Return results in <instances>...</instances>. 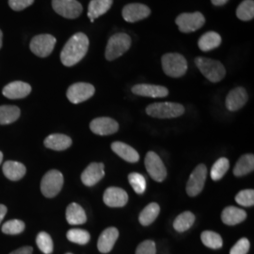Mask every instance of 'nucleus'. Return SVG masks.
<instances>
[{"mask_svg":"<svg viewBox=\"0 0 254 254\" xmlns=\"http://www.w3.org/2000/svg\"><path fill=\"white\" fill-rule=\"evenodd\" d=\"M90 46L89 38L78 32L69 39L61 53V61L65 66L72 67L86 56Z\"/></svg>","mask_w":254,"mask_h":254,"instance_id":"1","label":"nucleus"},{"mask_svg":"<svg viewBox=\"0 0 254 254\" xmlns=\"http://www.w3.org/2000/svg\"><path fill=\"white\" fill-rule=\"evenodd\" d=\"M195 64L200 70V73L210 82H219L224 78L226 74V70L223 64L216 60L199 57L195 59Z\"/></svg>","mask_w":254,"mask_h":254,"instance_id":"2","label":"nucleus"},{"mask_svg":"<svg viewBox=\"0 0 254 254\" xmlns=\"http://www.w3.org/2000/svg\"><path fill=\"white\" fill-rule=\"evenodd\" d=\"M146 112L149 116L158 119H171L180 117L184 112L185 108L178 103H154L147 107Z\"/></svg>","mask_w":254,"mask_h":254,"instance_id":"3","label":"nucleus"},{"mask_svg":"<svg viewBox=\"0 0 254 254\" xmlns=\"http://www.w3.org/2000/svg\"><path fill=\"white\" fill-rule=\"evenodd\" d=\"M131 37L127 33H116L110 37L106 48V59L111 62L125 54L131 47Z\"/></svg>","mask_w":254,"mask_h":254,"instance_id":"4","label":"nucleus"},{"mask_svg":"<svg viewBox=\"0 0 254 254\" xmlns=\"http://www.w3.org/2000/svg\"><path fill=\"white\" fill-rule=\"evenodd\" d=\"M164 73L171 77H181L188 71V62L181 54L168 53L162 57Z\"/></svg>","mask_w":254,"mask_h":254,"instance_id":"5","label":"nucleus"},{"mask_svg":"<svg viewBox=\"0 0 254 254\" xmlns=\"http://www.w3.org/2000/svg\"><path fill=\"white\" fill-rule=\"evenodd\" d=\"M64 186V175L57 170L46 173L41 183L42 193L47 198H53L62 190Z\"/></svg>","mask_w":254,"mask_h":254,"instance_id":"6","label":"nucleus"},{"mask_svg":"<svg viewBox=\"0 0 254 254\" xmlns=\"http://www.w3.org/2000/svg\"><path fill=\"white\" fill-rule=\"evenodd\" d=\"M179 30L183 33H190L200 29L205 23V18L199 11L192 13H182L175 20Z\"/></svg>","mask_w":254,"mask_h":254,"instance_id":"7","label":"nucleus"},{"mask_svg":"<svg viewBox=\"0 0 254 254\" xmlns=\"http://www.w3.org/2000/svg\"><path fill=\"white\" fill-rule=\"evenodd\" d=\"M57 40L50 34L37 35L30 42V50L40 58H46L53 52Z\"/></svg>","mask_w":254,"mask_h":254,"instance_id":"8","label":"nucleus"},{"mask_svg":"<svg viewBox=\"0 0 254 254\" xmlns=\"http://www.w3.org/2000/svg\"><path fill=\"white\" fill-rule=\"evenodd\" d=\"M52 7L58 14L67 19L79 17L83 10L81 4L76 0H52Z\"/></svg>","mask_w":254,"mask_h":254,"instance_id":"9","label":"nucleus"},{"mask_svg":"<svg viewBox=\"0 0 254 254\" xmlns=\"http://www.w3.org/2000/svg\"><path fill=\"white\" fill-rule=\"evenodd\" d=\"M207 175L206 166L203 164L198 165L190 174L187 185V192L190 197L199 195L203 190Z\"/></svg>","mask_w":254,"mask_h":254,"instance_id":"10","label":"nucleus"},{"mask_svg":"<svg viewBox=\"0 0 254 254\" xmlns=\"http://www.w3.org/2000/svg\"><path fill=\"white\" fill-rule=\"evenodd\" d=\"M95 92L94 87L90 83H74L67 90V98L73 104H79L92 97Z\"/></svg>","mask_w":254,"mask_h":254,"instance_id":"11","label":"nucleus"},{"mask_svg":"<svg viewBox=\"0 0 254 254\" xmlns=\"http://www.w3.org/2000/svg\"><path fill=\"white\" fill-rule=\"evenodd\" d=\"M146 170L154 181L163 182L167 177V170L159 155L154 152H148L145 157Z\"/></svg>","mask_w":254,"mask_h":254,"instance_id":"12","label":"nucleus"},{"mask_svg":"<svg viewBox=\"0 0 254 254\" xmlns=\"http://www.w3.org/2000/svg\"><path fill=\"white\" fill-rule=\"evenodd\" d=\"M123 17L128 23H136L147 18L151 14V9L144 4L131 3L123 9Z\"/></svg>","mask_w":254,"mask_h":254,"instance_id":"13","label":"nucleus"},{"mask_svg":"<svg viewBox=\"0 0 254 254\" xmlns=\"http://www.w3.org/2000/svg\"><path fill=\"white\" fill-rule=\"evenodd\" d=\"M91 132L99 136H109L118 131L119 124L113 119L109 117H100L91 121Z\"/></svg>","mask_w":254,"mask_h":254,"instance_id":"14","label":"nucleus"},{"mask_svg":"<svg viewBox=\"0 0 254 254\" xmlns=\"http://www.w3.org/2000/svg\"><path fill=\"white\" fill-rule=\"evenodd\" d=\"M132 92L136 95L151 98H163L169 95V91L167 88L151 84H137L132 88Z\"/></svg>","mask_w":254,"mask_h":254,"instance_id":"15","label":"nucleus"},{"mask_svg":"<svg viewBox=\"0 0 254 254\" xmlns=\"http://www.w3.org/2000/svg\"><path fill=\"white\" fill-rule=\"evenodd\" d=\"M104 202L109 207H123L128 201V194L120 188H109L104 193Z\"/></svg>","mask_w":254,"mask_h":254,"instance_id":"16","label":"nucleus"},{"mask_svg":"<svg viewBox=\"0 0 254 254\" xmlns=\"http://www.w3.org/2000/svg\"><path fill=\"white\" fill-rule=\"evenodd\" d=\"M105 176V165L103 163H91L82 173V183L87 187L96 185Z\"/></svg>","mask_w":254,"mask_h":254,"instance_id":"17","label":"nucleus"},{"mask_svg":"<svg viewBox=\"0 0 254 254\" xmlns=\"http://www.w3.org/2000/svg\"><path fill=\"white\" fill-rule=\"evenodd\" d=\"M3 95L9 99L25 98L31 92L29 84L23 81L10 82L3 89Z\"/></svg>","mask_w":254,"mask_h":254,"instance_id":"18","label":"nucleus"},{"mask_svg":"<svg viewBox=\"0 0 254 254\" xmlns=\"http://www.w3.org/2000/svg\"><path fill=\"white\" fill-rule=\"evenodd\" d=\"M249 99L248 93L244 88L238 87L228 93L226 97V108L230 111H236L242 109Z\"/></svg>","mask_w":254,"mask_h":254,"instance_id":"19","label":"nucleus"},{"mask_svg":"<svg viewBox=\"0 0 254 254\" xmlns=\"http://www.w3.org/2000/svg\"><path fill=\"white\" fill-rule=\"evenodd\" d=\"M119 237V231L115 227L106 229L99 236L97 247L102 254H109L113 249Z\"/></svg>","mask_w":254,"mask_h":254,"instance_id":"20","label":"nucleus"},{"mask_svg":"<svg viewBox=\"0 0 254 254\" xmlns=\"http://www.w3.org/2000/svg\"><path fill=\"white\" fill-rule=\"evenodd\" d=\"M111 149L115 154H118L121 158L130 163H136L139 160V154L136 150L127 143L116 141L111 144Z\"/></svg>","mask_w":254,"mask_h":254,"instance_id":"21","label":"nucleus"},{"mask_svg":"<svg viewBox=\"0 0 254 254\" xmlns=\"http://www.w3.org/2000/svg\"><path fill=\"white\" fill-rule=\"evenodd\" d=\"M247 218V213L243 209L236 206H228L223 210L221 214V219L223 223L230 226H234L243 222Z\"/></svg>","mask_w":254,"mask_h":254,"instance_id":"22","label":"nucleus"},{"mask_svg":"<svg viewBox=\"0 0 254 254\" xmlns=\"http://www.w3.org/2000/svg\"><path fill=\"white\" fill-rule=\"evenodd\" d=\"M113 4V0H91L88 8V16L91 22L108 12Z\"/></svg>","mask_w":254,"mask_h":254,"instance_id":"23","label":"nucleus"},{"mask_svg":"<svg viewBox=\"0 0 254 254\" xmlns=\"http://www.w3.org/2000/svg\"><path fill=\"white\" fill-rule=\"evenodd\" d=\"M66 219L71 225H81L87 221V216L79 204L73 202L66 209Z\"/></svg>","mask_w":254,"mask_h":254,"instance_id":"24","label":"nucleus"},{"mask_svg":"<svg viewBox=\"0 0 254 254\" xmlns=\"http://www.w3.org/2000/svg\"><path fill=\"white\" fill-rule=\"evenodd\" d=\"M45 145L55 151H64L72 145V139L66 135L53 134L45 139Z\"/></svg>","mask_w":254,"mask_h":254,"instance_id":"25","label":"nucleus"},{"mask_svg":"<svg viewBox=\"0 0 254 254\" xmlns=\"http://www.w3.org/2000/svg\"><path fill=\"white\" fill-rule=\"evenodd\" d=\"M26 167L16 161H7L3 165V173L11 181H18L26 174Z\"/></svg>","mask_w":254,"mask_h":254,"instance_id":"26","label":"nucleus"},{"mask_svg":"<svg viewBox=\"0 0 254 254\" xmlns=\"http://www.w3.org/2000/svg\"><path fill=\"white\" fill-rule=\"evenodd\" d=\"M221 37L215 31H208L200 37L198 46L201 51L208 52L217 48L221 44Z\"/></svg>","mask_w":254,"mask_h":254,"instance_id":"27","label":"nucleus"},{"mask_svg":"<svg viewBox=\"0 0 254 254\" xmlns=\"http://www.w3.org/2000/svg\"><path fill=\"white\" fill-rule=\"evenodd\" d=\"M254 154H244L239 158L234 168V174L240 177L244 176L248 173L254 172Z\"/></svg>","mask_w":254,"mask_h":254,"instance_id":"28","label":"nucleus"},{"mask_svg":"<svg viewBox=\"0 0 254 254\" xmlns=\"http://www.w3.org/2000/svg\"><path fill=\"white\" fill-rule=\"evenodd\" d=\"M159 212H160V206L156 202L149 203L139 215L138 219L140 224L143 226H149L158 217Z\"/></svg>","mask_w":254,"mask_h":254,"instance_id":"29","label":"nucleus"},{"mask_svg":"<svg viewBox=\"0 0 254 254\" xmlns=\"http://www.w3.org/2000/svg\"><path fill=\"white\" fill-rule=\"evenodd\" d=\"M194 222H195L194 214L190 211H187L182 213L175 218L173 222V227L178 233H183L188 231L194 224Z\"/></svg>","mask_w":254,"mask_h":254,"instance_id":"30","label":"nucleus"},{"mask_svg":"<svg viewBox=\"0 0 254 254\" xmlns=\"http://www.w3.org/2000/svg\"><path fill=\"white\" fill-rule=\"evenodd\" d=\"M21 114L20 109L15 106L0 107V125H9L18 120Z\"/></svg>","mask_w":254,"mask_h":254,"instance_id":"31","label":"nucleus"},{"mask_svg":"<svg viewBox=\"0 0 254 254\" xmlns=\"http://www.w3.org/2000/svg\"><path fill=\"white\" fill-rule=\"evenodd\" d=\"M201 242L207 248L213 249V250H218L223 245V241L221 236L217 233L212 231H205L201 233Z\"/></svg>","mask_w":254,"mask_h":254,"instance_id":"32","label":"nucleus"},{"mask_svg":"<svg viewBox=\"0 0 254 254\" xmlns=\"http://www.w3.org/2000/svg\"><path fill=\"white\" fill-rule=\"evenodd\" d=\"M236 16L242 21H251L254 17V0H244L236 9Z\"/></svg>","mask_w":254,"mask_h":254,"instance_id":"33","label":"nucleus"},{"mask_svg":"<svg viewBox=\"0 0 254 254\" xmlns=\"http://www.w3.org/2000/svg\"><path fill=\"white\" fill-rule=\"evenodd\" d=\"M229 168H230V163L227 158L225 157L219 158L215 162L211 169V178L214 181L220 180L225 175V173H227Z\"/></svg>","mask_w":254,"mask_h":254,"instance_id":"34","label":"nucleus"},{"mask_svg":"<svg viewBox=\"0 0 254 254\" xmlns=\"http://www.w3.org/2000/svg\"><path fill=\"white\" fill-rule=\"evenodd\" d=\"M67 238H68L69 241H71L73 243H76V244H79V245H85L90 241L91 236L85 230L72 229V230L68 231Z\"/></svg>","mask_w":254,"mask_h":254,"instance_id":"35","label":"nucleus"},{"mask_svg":"<svg viewBox=\"0 0 254 254\" xmlns=\"http://www.w3.org/2000/svg\"><path fill=\"white\" fill-rule=\"evenodd\" d=\"M36 243L38 248L45 254H51L53 253V241L51 236L46 232L40 233L36 238Z\"/></svg>","mask_w":254,"mask_h":254,"instance_id":"36","label":"nucleus"},{"mask_svg":"<svg viewBox=\"0 0 254 254\" xmlns=\"http://www.w3.org/2000/svg\"><path fill=\"white\" fill-rule=\"evenodd\" d=\"M128 181L137 194H143L146 190V180L140 173H133L128 175Z\"/></svg>","mask_w":254,"mask_h":254,"instance_id":"37","label":"nucleus"},{"mask_svg":"<svg viewBox=\"0 0 254 254\" xmlns=\"http://www.w3.org/2000/svg\"><path fill=\"white\" fill-rule=\"evenodd\" d=\"M25 230V223L19 219H11L4 223L2 232L6 235H19Z\"/></svg>","mask_w":254,"mask_h":254,"instance_id":"38","label":"nucleus"},{"mask_svg":"<svg viewBox=\"0 0 254 254\" xmlns=\"http://www.w3.org/2000/svg\"><path fill=\"white\" fill-rule=\"evenodd\" d=\"M236 201L238 204L246 207L254 206V190H245L240 191L236 196Z\"/></svg>","mask_w":254,"mask_h":254,"instance_id":"39","label":"nucleus"},{"mask_svg":"<svg viewBox=\"0 0 254 254\" xmlns=\"http://www.w3.org/2000/svg\"><path fill=\"white\" fill-rule=\"evenodd\" d=\"M250 241L247 238H241L231 249L230 254H247L250 250Z\"/></svg>","mask_w":254,"mask_h":254,"instance_id":"40","label":"nucleus"},{"mask_svg":"<svg viewBox=\"0 0 254 254\" xmlns=\"http://www.w3.org/2000/svg\"><path fill=\"white\" fill-rule=\"evenodd\" d=\"M155 243L152 240H145L137 246L136 254H155Z\"/></svg>","mask_w":254,"mask_h":254,"instance_id":"41","label":"nucleus"},{"mask_svg":"<svg viewBox=\"0 0 254 254\" xmlns=\"http://www.w3.org/2000/svg\"><path fill=\"white\" fill-rule=\"evenodd\" d=\"M34 0H9V7L13 10H22L32 5Z\"/></svg>","mask_w":254,"mask_h":254,"instance_id":"42","label":"nucleus"},{"mask_svg":"<svg viewBox=\"0 0 254 254\" xmlns=\"http://www.w3.org/2000/svg\"><path fill=\"white\" fill-rule=\"evenodd\" d=\"M32 252L33 249L31 247H23L9 254H32Z\"/></svg>","mask_w":254,"mask_h":254,"instance_id":"43","label":"nucleus"},{"mask_svg":"<svg viewBox=\"0 0 254 254\" xmlns=\"http://www.w3.org/2000/svg\"><path fill=\"white\" fill-rule=\"evenodd\" d=\"M6 214H7V207L3 204H0V223L3 220L4 217L6 216Z\"/></svg>","mask_w":254,"mask_h":254,"instance_id":"44","label":"nucleus"},{"mask_svg":"<svg viewBox=\"0 0 254 254\" xmlns=\"http://www.w3.org/2000/svg\"><path fill=\"white\" fill-rule=\"evenodd\" d=\"M229 0H211L212 4L214 6H217V7H220V6H224L226 3H227Z\"/></svg>","mask_w":254,"mask_h":254,"instance_id":"45","label":"nucleus"},{"mask_svg":"<svg viewBox=\"0 0 254 254\" xmlns=\"http://www.w3.org/2000/svg\"><path fill=\"white\" fill-rule=\"evenodd\" d=\"M2 37H3V34H2V31L0 30V48L2 47Z\"/></svg>","mask_w":254,"mask_h":254,"instance_id":"46","label":"nucleus"},{"mask_svg":"<svg viewBox=\"0 0 254 254\" xmlns=\"http://www.w3.org/2000/svg\"><path fill=\"white\" fill-rule=\"evenodd\" d=\"M2 159H3V154L0 152V164L2 162Z\"/></svg>","mask_w":254,"mask_h":254,"instance_id":"47","label":"nucleus"},{"mask_svg":"<svg viewBox=\"0 0 254 254\" xmlns=\"http://www.w3.org/2000/svg\"></svg>","mask_w":254,"mask_h":254,"instance_id":"48","label":"nucleus"}]
</instances>
